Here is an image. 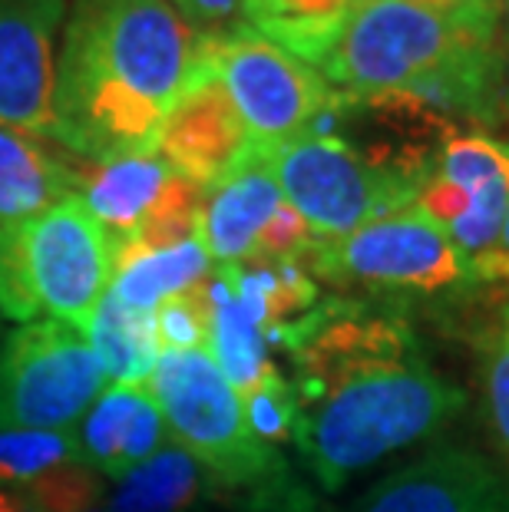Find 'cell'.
<instances>
[{"label": "cell", "mask_w": 509, "mask_h": 512, "mask_svg": "<svg viewBox=\"0 0 509 512\" xmlns=\"http://www.w3.org/2000/svg\"><path fill=\"white\" fill-rule=\"evenodd\" d=\"M0 489L30 512H86L100 506L103 476L80 460L70 433L0 430Z\"/></svg>", "instance_id": "13"}, {"label": "cell", "mask_w": 509, "mask_h": 512, "mask_svg": "<svg viewBox=\"0 0 509 512\" xmlns=\"http://www.w3.org/2000/svg\"><path fill=\"white\" fill-rule=\"evenodd\" d=\"M209 483L212 479L202 466L176 440H169L143 466L116 479L103 506L110 512H189Z\"/></svg>", "instance_id": "19"}, {"label": "cell", "mask_w": 509, "mask_h": 512, "mask_svg": "<svg viewBox=\"0 0 509 512\" xmlns=\"http://www.w3.org/2000/svg\"><path fill=\"white\" fill-rule=\"evenodd\" d=\"M503 7H506V17H509V0H503Z\"/></svg>", "instance_id": "32"}, {"label": "cell", "mask_w": 509, "mask_h": 512, "mask_svg": "<svg viewBox=\"0 0 509 512\" xmlns=\"http://www.w3.org/2000/svg\"><path fill=\"white\" fill-rule=\"evenodd\" d=\"M341 4H344V7H348V10H354L357 4H364V0H341Z\"/></svg>", "instance_id": "30"}, {"label": "cell", "mask_w": 509, "mask_h": 512, "mask_svg": "<svg viewBox=\"0 0 509 512\" xmlns=\"http://www.w3.org/2000/svg\"><path fill=\"white\" fill-rule=\"evenodd\" d=\"M212 275V258L199 238L162 252H136L113 261L110 294L133 311H156L162 301L186 294Z\"/></svg>", "instance_id": "18"}, {"label": "cell", "mask_w": 509, "mask_h": 512, "mask_svg": "<svg viewBox=\"0 0 509 512\" xmlns=\"http://www.w3.org/2000/svg\"><path fill=\"white\" fill-rule=\"evenodd\" d=\"M172 172L176 169L156 152V156H126L100 162L90 176H83L80 199L90 209L96 225L110 238L113 252L146 219V212L156 205Z\"/></svg>", "instance_id": "17"}, {"label": "cell", "mask_w": 509, "mask_h": 512, "mask_svg": "<svg viewBox=\"0 0 509 512\" xmlns=\"http://www.w3.org/2000/svg\"><path fill=\"white\" fill-rule=\"evenodd\" d=\"M67 0H0V123L57 139L53 80Z\"/></svg>", "instance_id": "10"}, {"label": "cell", "mask_w": 509, "mask_h": 512, "mask_svg": "<svg viewBox=\"0 0 509 512\" xmlns=\"http://www.w3.org/2000/svg\"><path fill=\"white\" fill-rule=\"evenodd\" d=\"M110 387L90 337L63 321H27L0 344V430L70 433Z\"/></svg>", "instance_id": "6"}, {"label": "cell", "mask_w": 509, "mask_h": 512, "mask_svg": "<svg viewBox=\"0 0 509 512\" xmlns=\"http://www.w3.org/2000/svg\"><path fill=\"white\" fill-rule=\"evenodd\" d=\"M245 420L252 433L262 443L275 446L281 440H291V427H295V387L291 380L278 374V367H272L258 384L242 394Z\"/></svg>", "instance_id": "22"}, {"label": "cell", "mask_w": 509, "mask_h": 512, "mask_svg": "<svg viewBox=\"0 0 509 512\" xmlns=\"http://www.w3.org/2000/svg\"><path fill=\"white\" fill-rule=\"evenodd\" d=\"M83 172L43 149L40 139L0 123V222L30 219L53 205L80 199Z\"/></svg>", "instance_id": "16"}, {"label": "cell", "mask_w": 509, "mask_h": 512, "mask_svg": "<svg viewBox=\"0 0 509 512\" xmlns=\"http://www.w3.org/2000/svg\"><path fill=\"white\" fill-rule=\"evenodd\" d=\"M159 156L179 176L199 182L202 189L225 182L248 159L262 156L248 139V129L242 116L235 113L222 80L202 60V47L186 90H182L172 113L166 116V126H162Z\"/></svg>", "instance_id": "12"}, {"label": "cell", "mask_w": 509, "mask_h": 512, "mask_svg": "<svg viewBox=\"0 0 509 512\" xmlns=\"http://www.w3.org/2000/svg\"><path fill=\"white\" fill-rule=\"evenodd\" d=\"M314 242H318V238L311 235L305 219H301L288 202H281L278 212L272 215V222L258 235L255 252L248 261H301L311 252Z\"/></svg>", "instance_id": "25"}, {"label": "cell", "mask_w": 509, "mask_h": 512, "mask_svg": "<svg viewBox=\"0 0 509 512\" xmlns=\"http://www.w3.org/2000/svg\"><path fill=\"white\" fill-rule=\"evenodd\" d=\"M172 7L186 17V24L196 30V34L209 37L219 34V30L238 24V14H242V0H169Z\"/></svg>", "instance_id": "27"}, {"label": "cell", "mask_w": 509, "mask_h": 512, "mask_svg": "<svg viewBox=\"0 0 509 512\" xmlns=\"http://www.w3.org/2000/svg\"><path fill=\"white\" fill-rule=\"evenodd\" d=\"M93 473L123 479L166 446L169 427L146 384H113L70 430Z\"/></svg>", "instance_id": "14"}, {"label": "cell", "mask_w": 509, "mask_h": 512, "mask_svg": "<svg viewBox=\"0 0 509 512\" xmlns=\"http://www.w3.org/2000/svg\"><path fill=\"white\" fill-rule=\"evenodd\" d=\"M86 512H110V509H106V506L100 503V506H93V509H86Z\"/></svg>", "instance_id": "31"}, {"label": "cell", "mask_w": 509, "mask_h": 512, "mask_svg": "<svg viewBox=\"0 0 509 512\" xmlns=\"http://www.w3.org/2000/svg\"><path fill=\"white\" fill-rule=\"evenodd\" d=\"M351 512H509V476L470 446H437L377 479Z\"/></svg>", "instance_id": "11"}, {"label": "cell", "mask_w": 509, "mask_h": 512, "mask_svg": "<svg viewBox=\"0 0 509 512\" xmlns=\"http://www.w3.org/2000/svg\"><path fill=\"white\" fill-rule=\"evenodd\" d=\"M483 387L493 430L509 456V304L500 311L483 351Z\"/></svg>", "instance_id": "24"}, {"label": "cell", "mask_w": 509, "mask_h": 512, "mask_svg": "<svg viewBox=\"0 0 509 512\" xmlns=\"http://www.w3.org/2000/svg\"><path fill=\"white\" fill-rule=\"evenodd\" d=\"M0 512H30L17 496H10L7 489H0Z\"/></svg>", "instance_id": "29"}, {"label": "cell", "mask_w": 509, "mask_h": 512, "mask_svg": "<svg viewBox=\"0 0 509 512\" xmlns=\"http://www.w3.org/2000/svg\"><path fill=\"white\" fill-rule=\"evenodd\" d=\"M490 281H509V205H506V222L496 252L473 271V285H490Z\"/></svg>", "instance_id": "28"}, {"label": "cell", "mask_w": 509, "mask_h": 512, "mask_svg": "<svg viewBox=\"0 0 509 512\" xmlns=\"http://www.w3.org/2000/svg\"><path fill=\"white\" fill-rule=\"evenodd\" d=\"M506 106H509V90H506Z\"/></svg>", "instance_id": "33"}, {"label": "cell", "mask_w": 509, "mask_h": 512, "mask_svg": "<svg viewBox=\"0 0 509 512\" xmlns=\"http://www.w3.org/2000/svg\"><path fill=\"white\" fill-rule=\"evenodd\" d=\"M433 172L460 185L473 199V192L493 179H509V143H500L486 133H457L440 149Z\"/></svg>", "instance_id": "21"}, {"label": "cell", "mask_w": 509, "mask_h": 512, "mask_svg": "<svg viewBox=\"0 0 509 512\" xmlns=\"http://www.w3.org/2000/svg\"><path fill=\"white\" fill-rule=\"evenodd\" d=\"M146 390L162 410L169 437L202 466L212 483L248 489L288 466L275 446L252 433L242 397L205 347L162 351Z\"/></svg>", "instance_id": "5"}, {"label": "cell", "mask_w": 509, "mask_h": 512, "mask_svg": "<svg viewBox=\"0 0 509 512\" xmlns=\"http://www.w3.org/2000/svg\"><path fill=\"white\" fill-rule=\"evenodd\" d=\"M202 34L169 0H73L53 80L57 139L90 162L156 156Z\"/></svg>", "instance_id": "2"}, {"label": "cell", "mask_w": 509, "mask_h": 512, "mask_svg": "<svg viewBox=\"0 0 509 512\" xmlns=\"http://www.w3.org/2000/svg\"><path fill=\"white\" fill-rule=\"evenodd\" d=\"M278 192L318 242H334L361 225L414 205L417 189L374 169L331 129H308L265 152Z\"/></svg>", "instance_id": "8"}, {"label": "cell", "mask_w": 509, "mask_h": 512, "mask_svg": "<svg viewBox=\"0 0 509 512\" xmlns=\"http://www.w3.org/2000/svg\"><path fill=\"white\" fill-rule=\"evenodd\" d=\"M202 60L222 80L262 156L308 133L334 103V90L311 63L262 37L245 20L202 37Z\"/></svg>", "instance_id": "7"}, {"label": "cell", "mask_w": 509, "mask_h": 512, "mask_svg": "<svg viewBox=\"0 0 509 512\" xmlns=\"http://www.w3.org/2000/svg\"><path fill=\"white\" fill-rule=\"evenodd\" d=\"M414 4L437 10V14L457 20L463 27L483 30V34H496L503 17V0H414Z\"/></svg>", "instance_id": "26"}, {"label": "cell", "mask_w": 509, "mask_h": 512, "mask_svg": "<svg viewBox=\"0 0 509 512\" xmlns=\"http://www.w3.org/2000/svg\"><path fill=\"white\" fill-rule=\"evenodd\" d=\"M278 344L295 364L291 440L324 493L433 437L467 407L391 304L318 301Z\"/></svg>", "instance_id": "1"}, {"label": "cell", "mask_w": 509, "mask_h": 512, "mask_svg": "<svg viewBox=\"0 0 509 512\" xmlns=\"http://www.w3.org/2000/svg\"><path fill=\"white\" fill-rule=\"evenodd\" d=\"M209 278L153 311L162 351H199L209 344Z\"/></svg>", "instance_id": "23"}, {"label": "cell", "mask_w": 509, "mask_h": 512, "mask_svg": "<svg viewBox=\"0 0 509 512\" xmlns=\"http://www.w3.org/2000/svg\"><path fill=\"white\" fill-rule=\"evenodd\" d=\"M496 34L470 30L414 0H364L344 20L318 73L334 93H414L470 70L500 67Z\"/></svg>", "instance_id": "3"}, {"label": "cell", "mask_w": 509, "mask_h": 512, "mask_svg": "<svg viewBox=\"0 0 509 512\" xmlns=\"http://www.w3.org/2000/svg\"><path fill=\"white\" fill-rule=\"evenodd\" d=\"M96 357L110 374V384H146L162 354L153 311H133L110 291L86 328Z\"/></svg>", "instance_id": "20"}, {"label": "cell", "mask_w": 509, "mask_h": 512, "mask_svg": "<svg viewBox=\"0 0 509 512\" xmlns=\"http://www.w3.org/2000/svg\"><path fill=\"white\" fill-rule=\"evenodd\" d=\"M113 281V245L83 199L0 222V311L20 324L47 311L86 334Z\"/></svg>", "instance_id": "4"}, {"label": "cell", "mask_w": 509, "mask_h": 512, "mask_svg": "<svg viewBox=\"0 0 509 512\" xmlns=\"http://www.w3.org/2000/svg\"><path fill=\"white\" fill-rule=\"evenodd\" d=\"M328 512H338V509H328Z\"/></svg>", "instance_id": "34"}, {"label": "cell", "mask_w": 509, "mask_h": 512, "mask_svg": "<svg viewBox=\"0 0 509 512\" xmlns=\"http://www.w3.org/2000/svg\"><path fill=\"white\" fill-rule=\"evenodd\" d=\"M305 261L324 281L374 291L440 294L473 285L450 235L414 205L381 215L334 242H314Z\"/></svg>", "instance_id": "9"}, {"label": "cell", "mask_w": 509, "mask_h": 512, "mask_svg": "<svg viewBox=\"0 0 509 512\" xmlns=\"http://www.w3.org/2000/svg\"><path fill=\"white\" fill-rule=\"evenodd\" d=\"M281 202L285 199H281L265 156L248 159L225 182L205 189L196 238L212 265H238L252 258L258 235L272 222Z\"/></svg>", "instance_id": "15"}]
</instances>
